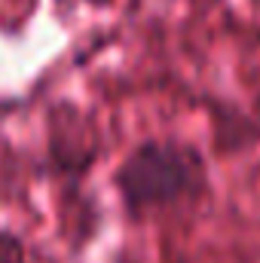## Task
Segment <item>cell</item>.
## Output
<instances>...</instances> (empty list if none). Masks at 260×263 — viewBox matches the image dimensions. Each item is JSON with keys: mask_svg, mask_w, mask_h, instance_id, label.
I'll return each mask as SVG.
<instances>
[{"mask_svg": "<svg viewBox=\"0 0 260 263\" xmlns=\"http://www.w3.org/2000/svg\"><path fill=\"white\" fill-rule=\"evenodd\" d=\"M0 263H28V251H25L22 236L0 230Z\"/></svg>", "mask_w": 260, "mask_h": 263, "instance_id": "obj_2", "label": "cell"}, {"mask_svg": "<svg viewBox=\"0 0 260 263\" xmlns=\"http://www.w3.org/2000/svg\"><path fill=\"white\" fill-rule=\"evenodd\" d=\"M114 190L132 223L199 202L211 190L205 153L178 138H144L114 168Z\"/></svg>", "mask_w": 260, "mask_h": 263, "instance_id": "obj_1", "label": "cell"}]
</instances>
